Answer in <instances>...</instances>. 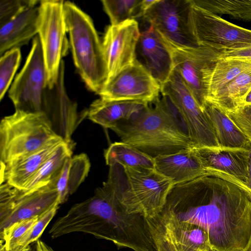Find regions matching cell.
<instances>
[{"label":"cell","instance_id":"cell-1","mask_svg":"<svg viewBox=\"0 0 251 251\" xmlns=\"http://www.w3.org/2000/svg\"><path fill=\"white\" fill-rule=\"evenodd\" d=\"M163 209L203 228L214 251H245L251 240V192L225 173L174 185Z\"/></svg>","mask_w":251,"mask_h":251},{"label":"cell","instance_id":"cell-2","mask_svg":"<svg viewBox=\"0 0 251 251\" xmlns=\"http://www.w3.org/2000/svg\"><path fill=\"white\" fill-rule=\"evenodd\" d=\"M132 119L118 123L111 130L120 138L150 156L173 154L193 148L190 138L167 111L158 97Z\"/></svg>","mask_w":251,"mask_h":251},{"label":"cell","instance_id":"cell-3","mask_svg":"<svg viewBox=\"0 0 251 251\" xmlns=\"http://www.w3.org/2000/svg\"><path fill=\"white\" fill-rule=\"evenodd\" d=\"M105 182L130 214L153 218L163 210L174 185L155 168L131 167L116 164L109 166Z\"/></svg>","mask_w":251,"mask_h":251},{"label":"cell","instance_id":"cell-4","mask_svg":"<svg viewBox=\"0 0 251 251\" xmlns=\"http://www.w3.org/2000/svg\"><path fill=\"white\" fill-rule=\"evenodd\" d=\"M64 11L76 69L86 87L98 94L108 77L102 41L92 19L74 3L64 2Z\"/></svg>","mask_w":251,"mask_h":251},{"label":"cell","instance_id":"cell-5","mask_svg":"<svg viewBox=\"0 0 251 251\" xmlns=\"http://www.w3.org/2000/svg\"><path fill=\"white\" fill-rule=\"evenodd\" d=\"M57 137L44 113L15 110L0 123V163L34 152Z\"/></svg>","mask_w":251,"mask_h":251},{"label":"cell","instance_id":"cell-6","mask_svg":"<svg viewBox=\"0 0 251 251\" xmlns=\"http://www.w3.org/2000/svg\"><path fill=\"white\" fill-rule=\"evenodd\" d=\"M63 0H40L37 23L47 74V87L56 83L62 58L68 47Z\"/></svg>","mask_w":251,"mask_h":251},{"label":"cell","instance_id":"cell-7","mask_svg":"<svg viewBox=\"0 0 251 251\" xmlns=\"http://www.w3.org/2000/svg\"><path fill=\"white\" fill-rule=\"evenodd\" d=\"M192 0H155L143 19L172 46L196 48Z\"/></svg>","mask_w":251,"mask_h":251},{"label":"cell","instance_id":"cell-8","mask_svg":"<svg viewBox=\"0 0 251 251\" xmlns=\"http://www.w3.org/2000/svg\"><path fill=\"white\" fill-rule=\"evenodd\" d=\"M0 184V235L14 224L40 217L60 204L59 194L51 183L27 192Z\"/></svg>","mask_w":251,"mask_h":251},{"label":"cell","instance_id":"cell-9","mask_svg":"<svg viewBox=\"0 0 251 251\" xmlns=\"http://www.w3.org/2000/svg\"><path fill=\"white\" fill-rule=\"evenodd\" d=\"M161 93L168 97L180 113L193 148L222 149L210 120L176 70L161 85Z\"/></svg>","mask_w":251,"mask_h":251},{"label":"cell","instance_id":"cell-10","mask_svg":"<svg viewBox=\"0 0 251 251\" xmlns=\"http://www.w3.org/2000/svg\"><path fill=\"white\" fill-rule=\"evenodd\" d=\"M47 74L38 35L32 40L25 63L16 76L8 91L15 110L42 113L47 87Z\"/></svg>","mask_w":251,"mask_h":251},{"label":"cell","instance_id":"cell-11","mask_svg":"<svg viewBox=\"0 0 251 251\" xmlns=\"http://www.w3.org/2000/svg\"><path fill=\"white\" fill-rule=\"evenodd\" d=\"M194 31L200 46L219 51L251 46V30L234 25L194 5Z\"/></svg>","mask_w":251,"mask_h":251},{"label":"cell","instance_id":"cell-12","mask_svg":"<svg viewBox=\"0 0 251 251\" xmlns=\"http://www.w3.org/2000/svg\"><path fill=\"white\" fill-rule=\"evenodd\" d=\"M171 46L174 70L179 74L202 108L207 95L209 76L220 51L202 46L192 48Z\"/></svg>","mask_w":251,"mask_h":251},{"label":"cell","instance_id":"cell-13","mask_svg":"<svg viewBox=\"0 0 251 251\" xmlns=\"http://www.w3.org/2000/svg\"><path fill=\"white\" fill-rule=\"evenodd\" d=\"M65 66L61 62L58 80L54 86L47 87L43 98L42 113L50 122L56 135L68 144L75 145L72 136L87 116V109L78 111L76 103L70 99L64 84Z\"/></svg>","mask_w":251,"mask_h":251},{"label":"cell","instance_id":"cell-14","mask_svg":"<svg viewBox=\"0 0 251 251\" xmlns=\"http://www.w3.org/2000/svg\"><path fill=\"white\" fill-rule=\"evenodd\" d=\"M161 93V85L136 60L103 86L98 95L107 100L154 102Z\"/></svg>","mask_w":251,"mask_h":251},{"label":"cell","instance_id":"cell-15","mask_svg":"<svg viewBox=\"0 0 251 251\" xmlns=\"http://www.w3.org/2000/svg\"><path fill=\"white\" fill-rule=\"evenodd\" d=\"M140 36L139 24L135 20L107 27L102 41L108 73L106 82L135 61Z\"/></svg>","mask_w":251,"mask_h":251},{"label":"cell","instance_id":"cell-16","mask_svg":"<svg viewBox=\"0 0 251 251\" xmlns=\"http://www.w3.org/2000/svg\"><path fill=\"white\" fill-rule=\"evenodd\" d=\"M136 60L162 85L174 70L172 48L151 25L140 31Z\"/></svg>","mask_w":251,"mask_h":251},{"label":"cell","instance_id":"cell-17","mask_svg":"<svg viewBox=\"0 0 251 251\" xmlns=\"http://www.w3.org/2000/svg\"><path fill=\"white\" fill-rule=\"evenodd\" d=\"M65 142L57 137L40 149L1 164V182H6L19 190H25L27 184L44 163Z\"/></svg>","mask_w":251,"mask_h":251},{"label":"cell","instance_id":"cell-18","mask_svg":"<svg viewBox=\"0 0 251 251\" xmlns=\"http://www.w3.org/2000/svg\"><path fill=\"white\" fill-rule=\"evenodd\" d=\"M206 173L217 171L243 182L249 175V150L193 148Z\"/></svg>","mask_w":251,"mask_h":251},{"label":"cell","instance_id":"cell-19","mask_svg":"<svg viewBox=\"0 0 251 251\" xmlns=\"http://www.w3.org/2000/svg\"><path fill=\"white\" fill-rule=\"evenodd\" d=\"M154 168L174 185L183 183L206 174L193 148L154 158Z\"/></svg>","mask_w":251,"mask_h":251},{"label":"cell","instance_id":"cell-20","mask_svg":"<svg viewBox=\"0 0 251 251\" xmlns=\"http://www.w3.org/2000/svg\"><path fill=\"white\" fill-rule=\"evenodd\" d=\"M38 15L39 5L30 6L0 25V56L9 50L27 44L37 35Z\"/></svg>","mask_w":251,"mask_h":251},{"label":"cell","instance_id":"cell-21","mask_svg":"<svg viewBox=\"0 0 251 251\" xmlns=\"http://www.w3.org/2000/svg\"><path fill=\"white\" fill-rule=\"evenodd\" d=\"M149 105L140 100H94L87 109V117L102 127L111 129L118 123L127 121Z\"/></svg>","mask_w":251,"mask_h":251},{"label":"cell","instance_id":"cell-22","mask_svg":"<svg viewBox=\"0 0 251 251\" xmlns=\"http://www.w3.org/2000/svg\"><path fill=\"white\" fill-rule=\"evenodd\" d=\"M156 251H208L210 247H199L189 233L161 220L147 218Z\"/></svg>","mask_w":251,"mask_h":251},{"label":"cell","instance_id":"cell-23","mask_svg":"<svg viewBox=\"0 0 251 251\" xmlns=\"http://www.w3.org/2000/svg\"><path fill=\"white\" fill-rule=\"evenodd\" d=\"M202 109L212 124L222 149H250L251 141L223 110L206 100Z\"/></svg>","mask_w":251,"mask_h":251},{"label":"cell","instance_id":"cell-24","mask_svg":"<svg viewBox=\"0 0 251 251\" xmlns=\"http://www.w3.org/2000/svg\"><path fill=\"white\" fill-rule=\"evenodd\" d=\"M91 167L90 159L84 153L68 157L58 176L50 183L58 191L60 204L78 189L88 176Z\"/></svg>","mask_w":251,"mask_h":251},{"label":"cell","instance_id":"cell-25","mask_svg":"<svg viewBox=\"0 0 251 251\" xmlns=\"http://www.w3.org/2000/svg\"><path fill=\"white\" fill-rule=\"evenodd\" d=\"M251 89V71L236 77L205 100L215 105L224 112L243 105L245 98Z\"/></svg>","mask_w":251,"mask_h":251},{"label":"cell","instance_id":"cell-26","mask_svg":"<svg viewBox=\"0 0 251 251\" xmlns=\"http://www.w3.org/2000/svg\"><path fill=\"white\" fill-rule=\"evenodd\" d=\"M250 71H251V61L232 58H219L209 76L206 98L241 74Z\"/></svg>","mask_w":251,"mask_h":251},{"label":"cell","instance_id":"cell-27","mask_svg":"<svg viewBox=\"0 0 251 251\" xmlns=\"http://www.w3.org/2000/svg\"><path fill=\"white\" fill-rule=\"evenodd\" d=\"M74 146L67 142L61 145L44 163L23 191L31 192L52 182L59 175L66 160L72 156Z\"/></svg>","mask_w":251,"mask_h":251},{"label":"cell","instance_id":"cell-28","mask_svg":"<svg viewBox=\"0 0 251 251\" xmlns=\"http://www.w3.org/2000/svg\"><path fill=\"white\" fill-rule=\"evenodd\" d=\"M104 156L109 166L118 164L131 167L154 168L153 158L121 141L111 144L105 150Z\"/></svg>","mask_w":251,"mask_h":251},{"label":"cell","instance_id":"cell-29","mask_svg":"<svg viewBox=\"0 0 251 251\" xmlns=\"http://www.w3.org/2000/svg\"><path fill=\"white\" fill-rule=\"evenodd\" d=\"M155 0H102L104 10L111 25L120 24L129 20L143 17Z\"/></svg>","mask_w":251,"mask_h":251},{"label":"cell","instance_id":"cell-30","mask_svg":"<svg viewBox=\"0 0 251 251\" xmlns=\"http://www.w3.org/2000/svg\"><path fill=\"white\" fill-rule=\"evenodd\" d=\"M194 5L217 15L251 21V0H192Z\"/></svg>","mask_w":251,"mask_h":251},{"label":"cell","instance_id":"cell-31","mask_svg":"<svg viewBox=\"0 0 251 251\" xmlns=\"http://www.w3.org/2000/svg\"><path fill=\"white\" fill-rule=\"evenodd\" d=\"M21 59L20 48L5 52L0 58V100L4 96L11 85Z\"/></svg>","mask_w":251,"mask_h":251},{"label":"cell","instance_id":"cell-32","mask_svg":"<svg viewBox=\"0 0 251 251\" xmlns=\"http://www.w3.org/2000/svg\"><path fill=\"white\" fill-rule=\"evenodd\" d=\"M36 0H0V25L12 20L27 7L37 5Z\"/></svg>","mask_w":251,"mask_h":251},{"label":"cell","instance_id":"cell-33","mask_svg":"<svg viewBox=\"0 0 251 251\" xmlns=\"http://www.w3.org/2000/svg\"><path fill=\"white\" fill-rule=\"evenodd\" d=\"M225 113L251 141V104L243 105Z\"/></svg>","mask_w":251,"mask_h":251},{"label":"cell","instance_id":"cell-34","mask_svg":"<svg viewBox=\"0 0 251 251\" xmlns=\"http://www.w3.org/2000/svg\"><path fill=\"white\" fill-rule=\"evenodd\" d=\"M219 58H232L251 61V46L220 51Z\"/></svg>","mask_w":251,"mask_h":251},{"label":"cell","instance_id":"cell-35","mask_svg":"<svg viewBox=\"0 0 251 251\" xmlns=\"http://www.w3.org/2000/svg\"><path fill=\"white\" fill-rule=\"evenodd\" d=\"M23 251H54L42 241L38 239Z\"/></svg>","mask_w":251,"mask_h":251},{"label":"cell","instance_id":"cell-36","mask_svg":"<svg viewBox=\"0 0 251 251\" xmlns=\"http://www.w3.org/2000/svg\"><path fill=\"white\" fill-rule=\"evenodd\" d=\"M249 175L247 182L244 185L251 192V147L249 149Z\"/></svg>","mask_w":251,"mask_h":251},{"label":"cell","instance_id":"cell-37","mask_svg":"<svg viewBox=\"0 0 251 251\" xmlns=\"http://www.w3.org/2000/svg\"><path fill=\"white\" fill-rule=\"evenodd\" d=\"M251 104V89L246 95L243 105ZM242 105V106H243Z\"/></svg>","mask_w":251,"mask_h":251},{"label":"cell","instance_id":"cell-38","mask_svg":"<svg viewBox=\"0 0 251 251\" xmlns=\"http://www.w3.org/2000/svg\"><path fill=\"white\" fill-rule=\"evenodd\" d=\"M245 251H251V240L250 241V244H249L248 248Z\"/></svg>","mask_w":251,"mask_h":251},{"label":"cell","instance_id":"cell-39","mask_svg":"<svg viewBox=\"0 0 251 251\" xmlns=\"http://www.w3.org/2000/svg\"><path fill=\"white\" fill-rule=\"evenodd\" d=\"M208 251H214L213 250H212L211 248H210Z\"/></svg>","mask_w":251,"mask_h":251}]
</instances>
